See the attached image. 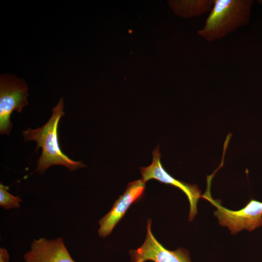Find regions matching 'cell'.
<instances>
[{
	"mask_svg": "<svg viewBox=\"0 0 262 262\" xmlns=\"http://www.w3.org/2000/svg\"><path fill=\"white\" fill-rule=\"evenodd\" d=\"M64 108V99L61 98L52 109V115L45 124L36 129L29 128L23 131L25 141H35L37 144L36 151L39 148L42 149V153L37 161L35 169V171L40 174H43L52 165L65 166L70 171L85 166L82 162L70 159L60 148L58 128L60 119L65 115Z\"/></svg>",
	"mask_w": 262,
	"mask_h": 262,
	"instance_id": "cell-1",
	"label": "cell"
},
{
	"mask_svg": "<svg viewBox=\"0 0 262 262\" xmlns=\"http://www.w3.org/2000/svg\"><path fill=\"white\" fill-rule=\"evenodd\" d=\"M252 0H214L203 28L197 34L207 41L222 39L249 22Z\"/></svg>",
	"mask_w": 262,
	"mask_h": 262,
	"instance_id": "cell-2",
	"label": "cell"
},
{
	"mask_svg": "<svg viewBox=\"0 0 262 262\" xmlns=\"http://www.w3.org/2000/svg\"><path fill=\"white\" fill-rule=\"evenodd\" d=\"M212 178L211 176L207 178V190L201 197L207 199L216 208L214 215L221 226L227 227L233 234L243 229L250 231L262 226V202L251 199L239 210L228 209L219 201L212 198L210 190Z\"/></svg>",
	"mask_w": 262,
	"mask_h": 262,
	"instance_id": "cell-3",
	"label": "cell"
},
{
	"mask_svg": "<svg viewBox=\"0 0 262 262\" xmlns=\"http://www.w3.org/2000/svg\"><path fill=\"white\" fill-rule=\"evenodd\" d=\"M28 87L24 80L10 74L0 77V133L8 135L12 124L10 121L12 113H18L28 105Z\"/></svg>",
	"mask_w": 262,
	"mask_h": 262,
	"instance_id": "cell-4",
	"label": "cell"
},
{
	"mask_svg": "<svg viewBox=\"0 0 262 262\" xmlns=\"http://www.w3.org/2000/svg\"><path fill=\"white\" fill-rule=\"evenodd\" d=\"M152 162L149 166L141 167L142 180L145 183L154 179L161 183L178 188L186 196L189 202V221H192L197 213V204L201 197V191L196 185H191L176 179L164 168L161 161V155L158 146L152 152Z\"/></svg>",
	"mask_w": 262,
	"mask_h": 262,
	"instance_id": "cell-5",
	"label": "cell"
},
{
	"mask_svg": "<svg viewBox=\"0 0 262 262\" xmlns=\"http://www.w3.org/2000/svg\"><path fill=\"white\" fill-rule=\"evenodd\" d=\"M151 220L147 222L146 239L136 250L130 251L131 262H191L189 252L179 248L170 250L165 248L154 237L151 230Z\"/></svg>",
	"mask_w": 262,
	"mask_h": 262,
	"instance_id": "cell-6",
	"label": "cell"
},
{
	"mask_svg": "<svg viewBox=\"0 0 262 262\" xmlns=\"http://www.w3.org/2000/svg\"><path fill=\"white\" fill-rule=\"evenodd\" d=\"M145 183L142 179L128 183L126 190L114 202L110 211L98 221L99 237L105 238L111 233L131 205L143 196Z\"/></svg>",
	"mask_w": 262,
	"mask_h": 262,
	"instance_id": "cell-7",
	"label": "cell"
},
{
	"mask_svg": "<svg viewBox=\"0 0 262 262\" xmlns=\"http://www.w3.org/2000/svg\"><path fill=\"white\" fill-rule=\"evenodd\" d=\"M24 262H76L72 258L62 237L49 240L33 239L30 249L23 256Z\"/></svg>",
	"mask_w": 262,
	"mask_h": 262,
	"instance_id": "cell-8",
	"label": "cell"
},
{
	"mask_svg": "<svg viewBox=\"0 0 262 262\" xmlns=\"http://www.w3.org/2000/svg\"><path fill=\"white\" fill-rule=\"evenodd\" d=\"M214 0H170L168 4L174 12L184 17L201 16L211 11Z\"/></svg>",
	"mask_w": 262,
	"mask_h": 262,
	"instance_id": "cell-9",
	"label": "cell"
},
{
	"mask_svg": "<svg viewBox=\"0 0 262 262\" xmlns=\"http://www.w3.org/2000/svg\"><path fill=\"white\" fill-rule=\"evenodd\" d=\"M8 190V187L0 183V206L5 210L19 208L22 200L19 196L10 194Z\"/></svg>",
	"mask_w": 262,
	"mask_h": 262,
	"instance_id": "cell-10",
	"label": "cell"
},
{
	"mask_svg": "<svg viewBox=\"0 0 262 262\" xmlns=\"http://www.w3.org/2000/svg\"><path fill=\"white\" fill-rule=\"evenodd\" d=\"M10 256L7 250L3 247L0 248V262H9Z\"/></svg>",
	"mask_w": 262,
	"mask_h": 262,
	"instance_id": "cell-11",
	"label": "cell"
}]
</instances>
